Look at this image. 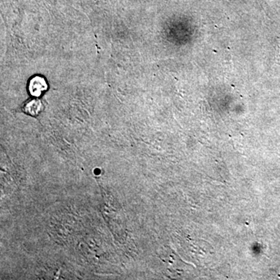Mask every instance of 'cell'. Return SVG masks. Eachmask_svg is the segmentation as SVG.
<instances>
[{
	"mask_svg": "<svg viewBox=\"0 0 280 280\" xmlns=\"http://www.w3.org/2000/svg\"><path fill=\"white\" fill-rule=\"evenodd\" d=\"M48 89V83L44 77L35 76L30 79L28 84V90L30 94L34 97L41 96Z\"/></svg>",
	"mask_w": 280,
	"mask_h": 280,
	"instance_id": "6da1fadb",
	"label": "cell"
},
{
	"mask_svg": "<svg viewBox=\"0 0 280 280\" xmlns=\"http://www.w3.org/2000/svg\"><path fill=\"white\" fill-rule=\"evenodd\" d=\"M42 103L41 101L37 99H33V100H30V101L26 103L23 110L26 114L36 116L41 113V111H42Z\"/></svg>",
	"mask_w": 280,
	"mask_h": 280,
	"instance_id": "7a4b0ae2",
	"label": "cell"
}]
</instances>
